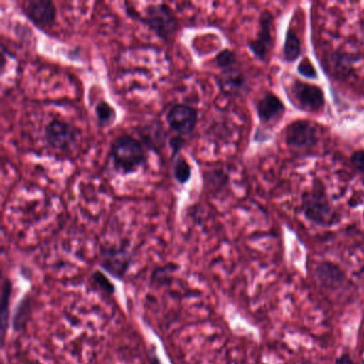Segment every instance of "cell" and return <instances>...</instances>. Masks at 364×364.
<instances>
[{
    "label": "cell",
    "instance_id": "23",
    "mask_svg": "<svg viewBox=\"0 0 364 364\" xmlns=\"http://www.w3.org/2000/svg\"><path fill=\"white\" fill-rule=\"evenodd\" d=\"M25 364H35V363H25Z\"/></svg>",
    "mask_w": 364,
    "mask_h": 364
},
{
    "label": "cell",
    "instance_id": "14",
    "mask_svg": "<svg viewBox=\"0 0 364 364\" xmlns=\"http://www.w3.org/2000/svg\"><path fill=\"white\" fill-rule=\"evenodd\" d=\"M301 53V46L297 35L289 29L287 33V39L284 43V57L289 63H293Z\"/></svg>",
    "mask_w": 364,
    "mask_h": 364
},
{
    "label": "cell",
    "instance_id": "12",
    "mask_svg": "<svg viewBox=\"0 0 364 364\" xmlns=\"http://www.w3.org/2000/svg\"><path fill=\"white\" fill-rule=\"evenodd\" d=\"M284 109V105L281 100L270 93L266 95L257 104V114L264 123L280 118Z\"/></svg>",
    "mask_w": 364,
    "mask_h": 364
},
{
    "label": "cell",
    "instance_id": "22",
    "mask_svg": "<svg viewBox=\"0 0 364 364\" xmlns=\"http://www.w3.org/2000/svg\"><path fill=\"white\" fill-rule=\"evenodd\" d=\"M361 29H362V33H363V37H364V21H363V22H362Z\"/></svg>",
    "mask_w": 364,
    "mask_h": 364
},
{
    "label": "cell",
    "instance_id": "21",
    "mask_svg": "<svg viewBox=\"0 0 364 364\" xmlns=\"http://www.w3.org/2000/svg\"><path fill=\"white\" fill-rule=\"evenodd\" d=\"M336 364H355L348 353H344L336 359Z\"/></svg>",
    "mask_w": 364,
    "mask_h": 364
},
{
    "label": "cell",
    "instance_id": "6",
    "mask_svg": "<svg viewBox=\"0 0 364 364\" xmlns=\"http://www.w3.org/2000/svg\"><path fill=\"white\" fill-rule=\"evenodd\" d=\"M167 122L178 136L191 135L198 122V112L186 104H176L167 114Z\"/></svg>",
    "mask_w": 364,
    "mask_h": 364
},
{
    "label": "cell",
    "instance_id": "10",
    "mask_svg": "<svg viewBox=\"0 0 364 364\" xmlns=\"http://www.w3.org/2000/svg\"><path fill=\"white\" fill-rule=\"evenodd\" d=\"M219 88L228 95H240L246 89V78L238 69L223 70L218 78Z\"/></svg>",
    "mask_w": 364,
    "mask_h": 364
},
{
    "label": "cell",
    "instance_id": "11",
    "mask_svg": "<svg viewBox=\"0 0 364 364\" xmlns=\"http://www.w3.org/2000/svg\"><path fill=\"white\" fill-rule=\"evenodd\" d=\"M326 67L336 78L346 77L353 70L355 56L348 53L334 52L326 59Z\"/></svg>",
    "mask_w": 364,
    "mask_h": 364
},
{
    "label": "cell",
    "instance_id": "4",
    "mask_svg": "<svg viewBox=\"0 0 364 364\" xmlns=\"http://www.w3.org/2000/svg\"><path fill=\"white\" fill-rule=\"evenodd\" d=\"M80 131L78 127L63 120H52L44 129L46 142L56 150L67 152L75 146L80 138Z\"/></svg>",
    "mask_w": 364,
    "mask_h": 364
},
{
    "label": "cell",
    "instance_id": "20",
    "mask_svg": "<svg viewBox=\"0 0 364 364\" xmlns=\"http://www.w3.org/2000/svg\"><path fill=\"white\" fill-rule=\"evenodd\" d=\"M170 148L172 150V156H176L178 153L180 152L181 149L184 146L185 140L182 136H174L170 139Z\"/></svg>",
    "mask_w": 364,
    "mask_h": 364
},
{
    "label": "cell",
    "instance_id": "15",
    "mask_svg": "<svg viewBox=\"0 0 364 364\" xmlns=\"http://www.w3.org/2000/svg\"><path fill=\"white\" fill-rule=\"evenodd\" d=\"M95 114L101 127H108L116 121L117 112L107 102L101 101L95 106Z\"/></svg>",
    "mask_w": 364,
    "mask_h": 364
},
{
    "label": "cell",
    "instance_id": "1",
    "mask_svg": "<svg viewBox=\"0 0 364 364\" xmlns=\"http://www.w3.org/2000/svg\"><path fill=\"white\" fill-rule=\"evenodd\" d=\"M110 157L117 171L135 173L146 159L144 144L132 136H119L110 146Z\"/></svg>",
    "mask_w": 364,
    "mask_h": 364
},
{
    "label": "cell",
    "instance_id": "7",
    "mask_svg": "<svg viewBox=\"0 0 364 364\" xmlns=\"http://www.w3.org/2000/svg\"><path fill=\"white\" fill-rule=\"evenodd\" d=\"M291 92L296 101L308 112H319L325 105L323 91L315 85L296 80L291 87Z\"/></svg>",
    "mask_w": 364,
    "mask_h": 364
},
{
    "label": "cell",
    "instance_id": "13",
    "mask_svg": "<svg viewBox=\"0 0 364 364\" xmlns=\"http://www.w3.org/2000/svg\"><path fill=\"white\" fill-rule=\"evenodd\" d=\"M165 136L166 132L164 129V125L157 121H154L142 129V139L151 150L156 151V152H159V148L165 146Z\"/></svg>",
    "mask_w": 364,
    "mask_h": 364
},
{
    "label": "cell",
    "instance_id": "17",
    "mask_svg": "<svg viewBox=\"0 0 364 364\" xmlns=\"http://www.w3.org/2000/svg\"><path fill=\"white\" fill-rule=\"evenodd\" d=\"M215 60H216L217 65L220 69H230V68H233V65L236 63V55L232 50H223L217 55Z\"/></svg>",
    "mask_w": 364,
    "mask_h": 364
},
{
    "label": "cell",
    "instance_id": "19",
    "mask_svg": "<svg viewBox=\"0 0 364 364\" xmlns=\"http://www.w3.org/2000/svg\"><path fill=\"white\" fill-rule=\"evenodd\" d=\"M350 161L358 171L364 174V151H357V152L353 153L351 155Z\"/></svg>",
    "mask_w": 364,
    "mask_h": 364
},
{
    "label": "cell",
    "instance_id": "2",
    "mask_svg": "<svg viewBox=\"0 0 364 364\" xmlns=\"http://www.w3.org/2000/svg\"><path fill=\"white\" fill-rule=\"evenodd\" d=\"M301 208L304 216L316 225L329 227L338 221V212L319 183L304 193Z\"/></svg>",
    "mask_w": 364,
    "mask_h": 364
},
{
    "label": "cell",
    "instance_id": "16",
    "mask_svg": "<svg viewBox=\"0 0 364 364\" xmlns=\"http://www.w3.org/2000/svg\"><path fill=\"white\" fill-rule=\"evenodd\" d=\"M173 176L180 184H186L191 178V167L186 159L178 157L173 166Z\"/></svg>",
    "mask_w": 364,
    "mask_h": 364
},
{
    "label": "cell",
    "instance_id": "5",
    "mask_svg": "<svg viewBox=\"0 0 364 364\" xmlns=\"http://www.w3.org/2000/svg\"><path fill=\"white\" fill-rule=\"evenodd\" d=\"M285 139L287 144L294 148H313L318 141L316 127L310 121H295L287 127Z\"/></svg>",
    "mask_w": 364,
    "mask_h": 364
},
{
    "label": "cell",
    "instance_id": "18",
    "mask_svg": "<svg viewBox=\"0 0 364 364\" xmlns=\"http://www.w3.org/2000/svg\"><path fill=\"white\" fill-rule=\"evenodd\" d=\"M298 72L304 77L316 78L317 76L316 70L314 69L310 60L306 58L298 65Z\"/></svg>",
    "mask_w": 364,
    "mask_h": 364
},
{
    "label": "cell",
    "instance_id": "3",
    "mask_svg": "<svg viewBox=\"0 0 364 364\" xmlns=\"http://www.w3.org/2000/svg\"><path fill=\"white\" fill-rule=\"evenodd\" d=\"M138 20L165 42H171L180 28L178 18L167 4L149 6L146 16H140Z\"/></svg>",
    "mask_w": 364,
    "mask_h": 364
},
{
    "label": "cell",
    "instance_id": "8",
    "mask_svg": "<svg viewBox=\"0 0 364 364\" xmlns=\"http://www.w3.org/2000/svg\"><path fill=\"white\" fill-rule=\"evenodd\" d=\"M27 18L42 28L54 26L57 20V8L50 0H33L25 5Z\"/></svg>",
    "mask_w": 364,
    "mask_h": 364
},
{
    "label": "cell",
    "instance_id": "9",
    "mask_svg": "<svg viewBox=\"0 0 364 364\" xmlns=\"http://www.w3.org/2000/svg\"><path fill=\"white\" fill-rule=\"evenodd\" d=\"M272 31H274V18L269 12H263L259 18V31L257 33V38L249 43L251 52L261 60H265L272 48Z\"/></svg>",
    "mask_w": 364,
    "mask_h": 364
}]
</instances>
